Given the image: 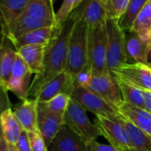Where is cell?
<instances>
[{
  "instance_id": "cell-31",
  "label": "cell",
  "mask_w": 151,
  "mask_h": 151,
  "mask_svg": "<svg viewBox=\"0 0 151 151\" xmlns=\"http://www.w3.org/2000/svg\"><path fill=\"white\" fill-rule=\"evenodd\" d=\"M85 0H63L58 12H56V26L61 25Z\"/></svg>"
},
{
  "instance_id": "cell-10",
  "label": "cell",
  "mask_w": 151,
  "mask_h": 151,
  "mask_svg": "<svg viewBox=\"0 0 151 151\" xmlns=\"http://www.w3.org/2000/svg\"><path fill=\"white\" fill-rule=\"evenodd\" d=\"M52 26H56V24L53 22L43 20L24 12L19 17H17L12 23H10L6 29L2 33L13 42L20 37L32 30Z\"/></svg>"
},
{
  "instance_id": "cell-8",
  "label": "cell",
  "mask_w": 151,
  "mask_h": 151,
  "mask_svg": "<svg viewBox=\"0 0 151 151\" xmlns=\"http://www.w3.org/2000/svg\"><path fill=\"white\" fill-rule=\"evenodd\" d=\"M95 124L100 133L118 151H133V146L129 134L120 122V120H112L109 118L96 116Z\"/></svg>"
},
{
  "instance_id": "cell-42",
  "label": "cell",
  "mask_w": 151,
  "mask_h": 151,
  "mask_svg": "<svg viewBox=\"0 0 151 151\" xmlns=\"http://www.w3.org/2000/svg\"><path fill=\"white\" fill-rule=\"evenodd\" d=\"M88 149H89V148H88ZM89 151H91V150H89Z\"/></svg>"
},
{
  "instance_id": "cell-32",
  "label": "cell",
  "mask_w": 151,
  "mask_h": 151,
  "mask_svg": "<svg viewBox=\"0 0 151 151\" xmlns=\"http://www.w3.org/2000/svg\"><path fill=\"white\" fill-rule=\"evenodd\" d=\"M31 76H32V72L29 69V66L26 64V62L23 60V59L17 52V56H16L15 61L14 63L11 77L30 81Z\"/></svg>"
},
{
  "instance_id": "cell-37",
  "label": "cell",
  "mask_w": 151,
  "mask_h": 151,
  "mask_svg": "<svg viewBox=\"0 0 151 151\" xmlns=\"http://www.w3.org/2000/svg\"><path fill=\"white\" fill-rule=\"evenodd\" d=\"M145 109L151 113V91H144Z\"/></svg>"
},
{
  "instance_id": "cell-17",
  "label": "cell",
  "mask_w": 151,
  "mask_h": 151,
  "mask_svg": "<svg viewBox=\"0 0 151 151\" xmlns=\"http://www.w3.org/2000/svg\"><path fill=\"white\" fill-rule=\"evenodd\" d=\"M77 9L88 27L106 24L107 14L104 0H85Z\"/></svg>"
},
{
  "instance_id": "cell-35",
  "label": "cell",
  "mask_w": 151,
  "mask_h": 151,
  "mask_svg": "<svg viewBox=\"0 0 151 151\" xmlns=\"http://www.w3.org/2000/svg\"><path fill=\"white\" fill-rule=\"evenodd\" d=\"M15 147L17 148L18 151H32L29 134L27 132H22V135L20 136V139L15 144Z\"/></svg>"
},
{
  "instance_id": "cell-5",
  "label": "cell",
  "mask_w": 151,
  "mask_h": 151,
  "mask_svg": "<svg viewBox=\"0 0 151 151\" xmlns=\"http://www.w3.org/2000/svg\"><path fill=\"white\" fill-rule=\"evenodd\" d=\"M70 99L80 105L86 111L93 113L96 116H102L112 120H119L120 113L106 101L88 88L73 84L69 93Z\"/></svg>"
},
{
  "instance_id": "cell-11",
  "label": "cell",
  "mask_w": 151,
  "mask_h": 151,
  "mask_svg": "<svg viewBox=\"0 0 151 151\" xmlns=\"http://www.w3.org/2000/svg\"><path fill=\"white\" fill-rule=\"evenodd\" d=\"M125 52L128 63H141L151 67V48L133 31L125 33Z\"/></svg>"
},
{
  "instance_id": "cell-4",
  "label": "cell",
  "mask_w": 151,
  "mask_h": 151,
  "mask_svg": "<svg viewBox=\"0 0 151 151\" xmlns=\"http://www.w3.org/2000/svg\"><path fill=\"white\" fill-rule=\"evenodd\" d=\"M64 124L65 126L78 135L87 146L96 141L101 136L98 127L91 122L86 111L71 99L64 113Z\"/></svg>"
},
{
  "instance_id": "cell-21",
  "label": "cell",
  "mask_w": 151,
  "mask_h": 151,
  "mask_svg": "<svg viewBox=\"0 0 151 151\" xmlns=\"http://www.w3.org/2000/svg\"><path fill=\"white\" fill-rule=\"evenodd\" d=\"M45 48L46 45H25L17 50L19 55L23 59L32 74H35V76L40 74L43 69Z\"/></svg>"
},
{
  "instance_id": "cell-2",
  "label": "cell",
  "mask_w": 151,
  "mask_h": 151,
  "mask_svg": "<svg viewBox=\"0 0 151 151\" xmlns=\"http://www.w3.org/2000/svg\"><path fill=\"white\" fill-rule=\"evenodd\" d=\"M76 22L70 37L65 71L74 80L88 65V26L78 9L75 11Z\"/></svg>"
},
{
  "instance_id": "cell-27",
  "label": "cell",
  "mask_w": 151,
  "mask_h": 151,
  "mask_svg": "<svg viewBox=\"0 0 151 151\" xmlns=\"http://www.w3.org/2000/svg\"><path fill=\"white\" fill-rule=\"evenodd\" d=\"M147 1L148 0H130L128 8L124 15L119 21V25L124 32L132 30L136 17Z\"/></svg>"
},
{
  "instance_id": "cell-39",
  "label": "cell",
  "mask_w": 151,
  "mask_h": 151,
  "mask_svg": "<svg viewBox=\"0 0 151 151\" xmlns=\"http://www.w3.org/2000/svg\"><path fill=\"white\" fill-rule=\"evenodd\" d=\"M7 151H18L14 145H8L7 144Z\"/></svg>"
},
{
  "instance_id": "cell-7",
  "label": "cell",
  "mask_w": 151,
  "mask_h": 151,
  "mask_svg": "<svg viewBox=\"0 0 151 151\" xmlns=\"http://www.w3.org/2000/svg\"><path fill=\"white\" fill-rule=\"evenodd\" d=\"M113 77L142 91H151V67L141 63H126L110 71Z\"/></svg>"
},
{
  "instance_id": "cell-13",
  "label": "cell",
  "mask_w": 151,
  "mask_h": 151,
  "mask_svg": "<svg viewBox=\"0 0 151 151\" xmlns=\"http://www.w3.org/2000/svg\"><path fill=\"white\" fill-rule=\"evenodd\" d=\"M16 56L17 50L13 42L4 35L0 45V90L3 92H6V86L12 76Z\"/></svg>"
},
{
  "instance_id": "cell-40",
  "label": "cell",
  "mask_w": 151,
  "mask_h": 151,
  "mask_svg": "<svg viewBox=\"0 0 151 151\" xmlns=\"http://www.w3.org/2000/svg\"><path fill=\"white\" fill-rule=\"evenodd\" d=\"M3 33L0 31V45H1V43H2V39H3Z\"/></svg>"
},
{
  "instance_id": "cell-30",
  "label": "cell",
  "mask_w": 151,
  "mask_h": 151,
  "mask_svg": "<svg viewBox=\"0 0 151 151\" xmlns=\"http://www.w3.org/2000/svg\"><path fill=\"white\" fill-rule=\"evenodd\" d=\"M30 85V81L11 77L6 86V92L11 91L19 99L24 101L26 99H29V91Z\"/></svg>"
},
{
  "instance_id": "cell-36",
  "label": "cell",
  "mask_w": 151,
  "mask_h": 151,
  "mask_svg": "<svg viewBox=\"0 0 151 151\" xmlns=\"http://www.w3.org/2000/svg\"><path fill=\"white\" fill-rule=\"evenodd\" d=\"M88 148L91 151H118L111 145H105L99 143L97 140L88 145Z\"/></svg>"
},
{
  "instance_id": "cell-6",
  "label": "cell",
  "mask_w": 151,
  "mask_h": 151,
  "mask_svg": "<svg viewBox=\"0 0 151 151\" xmlns=\"http://www.w3.org/2000/svg\"><path fill=\"white\" fill-rule=\"evenodd\" d=\"M107 66L109 71L128 63L125 52V32L119 22L107 19Z\"/></svg>"
},
{
  "instance_id": "cell-14",
  "label": "cell",
  "mask_w": 151,
  "mask_h": 151,
  "mask_svg": "<svg viewBox=\"0 0 151 151\" xmlns=\"http://www.w3.org/2000/svg\"><path fill=\"white\" fill-rule=\"evenodd\" d=\"M64 125V114H52L38 109V131L47 147H49Z\"/></svg>"
},
{
  "instance_id": "cell-26",
  "label": "cell",
  "mask_w": 151,
  "mask_h": 151,
  "mask_svg": "<svg viewBox=\"0 0 151 151\" xmlns=\"http://www.w3.org/2000/svg\"><path fill=\"white\" fill-rule=\"evenodd\" d=\"M116 82L120 88V92H121L122 99L124 102L133 105L140 109H145L144 91L138 89L136 87H133L132 86H129L119 80H116Z\"/></svg>"
},
{
  "instance_id": "cell-20",
  "label": "cell",
  "mask_w": 151,
  "mask_h": 151,
  "mask_svg": "<svg viewBox=\"0 0 151 151\" xmlns=\"http://www.w3.org/2000/svg\"><path fill=\"white\" fill-rule=\"evenodd\" d=\"M29 0H0V27L1 32L17 17L24 13Z\"/></svg>"
},
{
  "instance_id": "cell-3",
  "label": "cell",
  "mask_w": 151,
  "mask_h": 151,
  "mask_svg": "<svg viewBox=\"0 0 151 151\" xmlns=\"http://www.w3.org/2000/svg\"><path fill=\"white\" fill-rule=\"evenodd\" d=\"M105 25L88 27V65L91 68L92 76L111 75L107 66V31Z\"/></svg>"
},
{
  "instance_id": "cell-12",
  "label": "cell",
  "mask_w": 151,
  "mask_h": 151,
  "mask_svg": "<svg viewBox=\"0 0 151 151\" xmlns=\"http://www.w3.org/2000/svg\"><path fill=\"white\" fill-rule=\"evenodd\" d=\"M73 84L74 80L64 70L42 86L35 100L38 103H42L50 101L60 93H67L69 95Z\"/></svg>"
},
{
  "instance_id": "cell-1",
  "label": "cell",
  "mask_w": 151,
  "mask_h": 151,
  "mask_svg": "<svg viewBox=\"0 0 151 151\" xmlns=\"http://www.w3.org/2000/svg\"><path fill=\"white\" fill-rule=\"evenodd\" d=\"M76 19L77 16L73 12L65 22L56 26L53 35L45 48L43 69L40 74L35 76L31 82L29 97L32 96L35 99L45 83L65 70L68 44Z\"/></svg>"
},
{
  "instance_id": "cell-16",
  "label": "cell",
  "mask_w": 151,
  "mask_h": 151,
  "mask_svg": "<svg viewBox=\"0 0 151 151\" xmlns=\"http://www.w3.org/2000/svg\"><path fill=\"white\" fill-rule=\"evenodd\" d=\"M14 114L23 131L27 132H38L37 101L35 99H26L17 106Z\"/></svg>"
},
{
  "instance_id": "cell-28",
  "label": "cell",
  "mask_w": 151,
  "mask_h": 151,
  "mask_svg": "<svg viewBox=\"0 0 151 151\" xmlns=\"http://www.w3.org/2000/svg\"><path fill=\"white\" fill-rule=\"evenodd\" d=\"M70 101V96L67 93H60L46 102L38 103L37 107L39 109L46 111L52 114H64L68 103Z\"/></svg>"
},
{
  "instance_id": "cell-19",
  "label": "cell",
  "mask_w": 151,
  "mask_h": 151,
  "mask_svg": "<svg viewBox=\"0 0 151 151\" xmlns=\"http://www.w3.org/2000/svg\"><path fill=\"white\" fill-rule=\"evenodd\" d=\"M0 127L6 143L15 146L23 129L11 108H7L0 113Z\"/></svg>"
},
{
  "instance_id": "cell-9",
  "label": "cell",
  "mask_w": 151,
  "mask_h": 151,
  "mask_svg": "<svg viewBox=\"0 0 151 151\" xmlns=\"http://www.w3.org/2000/svg\"><path fill=\"white\" fill-rule=\"evenodd\" d=\"M86 88L99 95L116 110H118V108L124 102L118 84L112 75L92 76V78Z\"/></svg>"
},
{
  "instance_id": "cell-23",
  "label": "cell",
  "mask_w": 151,
  "mask_h": 151,
  "mask_svg": "<svg viewBox=\"0 0 151 151\" xmlns=\"http://www.w3.org/2000/svg\"><path fill=\"white\" fill-rule=\"evenodd\" d=\"M119 120L124 124L129 134L133 146V151H151V137L132 124L121 114Z\"/></svg>"
},
{
  "instance_id": "cell-34",
  "label": "cell",
  "mask_w": 151,
  "mask_h": 151,
  "mask_svg": "<svg viewBox=\"0 0 151 151\" xmlns=\"http://www.w3.org/2000/svg\"><path fill=\"white\" fill-rule=\"evenodd\" d=\"M92 78V71L89 65H87L74 79V85L86 87Z\"/></svg>"
},
{
  "instance_id": "cell-24",
  "label": "cell",
  "mask_w": 151,
  "mask_h": 151,
  "mask_svg": "<svg viewBox=\"0 0 151 151\" xmlns=\"http://www.w3.org/2000/svg\"><path fill=\"white\" fill-rule=\"evenodd\" d=\"M138 34L144 41L151 38V0H148L136 17L132 30Z\"/></svg>"
},
{
  "instance_id": "cell-22",
  "label": "cell",
  "mask_w": 151,
  "mask_h": 151,
  "mask_svg": "<svg viewBox=\"0 0 151 151\" xmlns=\"http://www.w3.org/2000/svg\"><path fill=\"white\" fill-rule=\"evenodd\" d=\"M55 28L56 26H52V27H45V28H40L32 30L13 41V44L16 48V50L25 45H47L53 35Z\"/></svg>"
},
{
  "instance_id": "cell-29",
  "label": "cell",
  "mask_w": 151,
  "mask_h": 151,
  "mask_svg": "<svg viewBox=\"0 0 151 151\" xmlns=\"http://www.w3.org/2000/svg\"><path fill=\"white\" fill-rule=\"evenodd\" d=\"M130 0H104L107 19L119 22L124 15Z\"/></svg>"
},
{
  "instance_id": "cell-18",
  "label": "cell",
  "mask_w": 151,
  "mask_h": 151,
  "mask_svg": "<svg viewBox=\"0 0 151 151\" xmlns=\"http://www.w3.org/2000/svg\"><path fill=\"white\" fill-rule=\"evenodd\" d=\"M118 112L132 124L151 137V113L145 109L123 102L118 108Z\"/></svg>"
},
{
  "instance_id": "cell-25",
  "label": "cell",
  "mask_w": 151,
  "mask_h": 151,
  "mask_svg": "<svg viewBox=\"0 0 151 151\" xmlns=\"http://www.w3.org/2000/svg\"><path fill=\"white\" fill-rule=\"evenodd\" d=\"M24 12L40 19L53 22L56 24L53 0H29Z\"/></svg>"
},
{
  "instance_id": "cell-33",
  "label": "cell",
  "mask_w": 151,
  "mask_h": 151,
  "mask_svg": "<svg viewBox=\"0 0 151 151\" xmlns=\"http://www.w3.org/2000/svg\"><path fill=\"white\" fill-rule=\"evenodd\" d=\"M31 150L32 151H48V147L46 146L40 132H28Z\"/></svg>"
},
{
  "instance_id": "cell-41",
  "label": "cell",
  "mask_w": 151,
  "mask_h": 151,
  "mask_svg": "<svg viewBox=\"0 0 151 151\" xmlns=\"http://www.w3.org/2000/svg\"><path fill=\"white\" fill-rule=\"evenodd\" d=\"M149 45H150V48H151V38H150V40H149Z\"/></svg>"
},
{
  "instance_id": "cell-15",
  "label": "cell",
  "mask_w": 151,
  "mask_h": 151,
  "mask_svg": "<svg viewBox=\"0 0 151 151\" xmlns=\"http://www.w3.org/2000/svg\"><path fill=\"white\" fill-rule=\"evenodd\" d=\"M48 151H89V149L78 135L64 125L49 145Z\"/></svg>"
},
{
  "instance_id": "cell-38",
  "label": "cell",
  "mask_w": 151,
  "mask_h": 151,
  "mask_svg": "<svg viewBox=\"0 0 151 151\" xmlns=\"http://www.w3.org/2000/svg\"><path fill=\"white\" fill-rule=\"evenodd\" d=\"M0 151H7V143L3 136L1 127H0Z\"/></svg>"
}]
</instances>
